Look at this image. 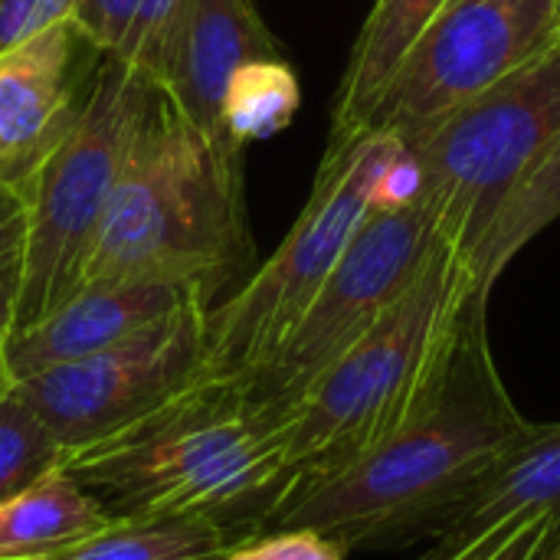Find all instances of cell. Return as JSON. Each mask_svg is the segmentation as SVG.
Masks as SVG:
<instances>
[{"mask_svg":"<svg viewBox=\"0 0 560 560\" xmlns=\"http://www.w3.org/2000/svg\"><path fill=\"white\" fill-rule=\"evenodd\" d=\"M489 299L486 285L466 292L423 400L354 463L282 502L266 528H312L348 555L443 532L453 509L535 433L492 358Z\"/></svg>","mask_w":560,"mask_h":560,"instance_id":"obj_1","label":"cell"},{"mask_svg":"<svg viewBox=\"0 0 560 560\" xmlns=\"http://www.w3.org/2000/svg\"><path fill=\"white\" fill-rule=\"evenodd\" d=\"M555 7L558 0H443L384 92L371 131L410 138L463 108L555 39Z\"/></svg>","mask_w":560,"mask_h":560,"instance_id":"obj_10","label":"cell"},{"mask_svg":"<svg viewBox=\"0 0 560 560\" xmlns=\"http://www.w3.org/2000/svg\"><path fill=\"white\" fill-rule=\"evenodd\" d=\"M141 0H79L72 10L75 36L98 56H118Z\"/></svg>","mask_w":560,"mask_h":560,"instance_id":"obj_24","label":"cell"},{"mask_svg":"<svg viewBox=\"0 0 560 560\" xmlns=\"http://www.w3.org/2000/svg\"><path fill=\"white\" fill-rule=\"evenodd\" d=\"M302 92L285 59H256L233 72L223 95V135L236 151L292 125Z\"/></svg>","mask_w":560,"mask_h":560,"instance_id":"obj_19","label":"cell"},{"mask_svg":"<svg viewBox=\"0 0 560 560\" xmlns=\"http://www.w3.org/2000/svg\"><path fill=\"white\" fill-rule=\"evenodd\" d=\"M555 39H560V0L558 7H555Z\"/></svg>","mask_w":560,"mask_h":560,"instance_id":"obj_30","label":"cell"},{"mask_svg":"<svg viewBox=\"0 0 560 560\" xmlns=\"http://www.w3.org/2000/svg\"><path fill=\"white\" fill-rule=\"evenodd\" d=\"M180 16H184V0H141L115 59H121L141 79L161 89Z\"/></svg>","mask_w":560,"mask_h":560,"instance_id":"obj_21","label":"cell"},{"mask_svg":"<svg viewBox=\"0 0 560 560\" xmlns=\"http://www.w3.org/2000/svg\"><path fill=\"white\" fill-rule=\"evenodd\" d=\"M16 279H20V266H13V269H3V272H0V390L10 384L7 368H3V351H7V341H10V335H13Z\"/></svg>","mask_w":560,"mask_h":560,"instance_id":"obj_27","label":"cell"},{"mask_svg":"<svg viewBox=\"0 0 560 560\" xmlns=\"http://www.w3.org/2000/svg\"><path fill=\"white\" fill-rule=\"evenodd\" d=\"M440 240L436 210L420 194L371 207L292 335L243 381L249 397L285 423L312 384L417 282Z\"/></svg>","mask_w":560,"mask_h":560,"instance_id":"obj_8","label":"cell"},{"mask_svg":"<svg viewBox=\"0 0 560 560\" xmlns=\"http://www.w3.org/2000/svg\"><path fill=\"white\" fill-rule=\"evenodd\" d=\"M72 23L0 52V180L23 184L75 118Z\"/></svg>","mask_w":560,"mask_h":560,"instance_id":"obj_13","label":"cell"},{"mask_svg":"<svg viewBox=\"0 0 560 560\" xmlns=\"http://www.w3.org/2000/svg\"><path fill=\"white\" fill-rule=\"evenodd\" d=\"M210 299L197 295L144 331L26 381H10L66 453L82 450L200 377Z\"/></svg>","mask_w":560,"mask_h":560,"instance_id":"obj_9","label":"cell"},{"mask_svg":"<svg viewBox=\"0 0 560 560\" xmlns=\"http://www.w3.org/2000/svg\"><path fill=\"white\" fill-rule=\"evenodd\" d=\"M482 285L446 240L417 282L312 384L285 417V472L292 495L325 482L387 436L436 381L456 312ZM489 289V285H486Z\"/></svg>","mask_w":560,"mask_h":560,"instance_id":"obj_4","label":"cell"},{"mask_svg":"<svg viewBox=\"0 0 560 560\" xmlns=\"http://www.w3.org/2000/svg\"><path fill=\"white\" fill-rule=\"evenodd\" d=\"M256 59H282L256 0H184V16L158 92L223 164L240 171L243 151L223 135V95L233 72Z\"/></svg>","mask_w":560,"mask_h":560,"instance_id":"obj_11","label":"cell"},{"mask_svg":"<svg viewBox=\"0 0 560 560\" xmlns=\"http://www.w3.org/2000/svg\"><path fill=\"white\" fill-rule=\"evenodd\" d=\"M115 515L66 469L0 502V560L52 558L102 532Z\"/></svg>","mask_w":560,"mask_h":560,"instance_id":"obj_16","label":"cell"},{"mask_svg":"<svg viewBox=\"0 0 560 560\" xmlns=\"http://www.w3.org/2000/svg\"><path fill=\"white\" fill-rule=\"evenodd\" d=\"M236 541L223 525L197 515H115L49 560H223Z\"/></svg>","mask_w":560,"mask_h":560,"instance_id":"obj_17","label":"cell"},{"mask_svg":"<svg viewBox=\"0 0 560 560\" xmlns=\"http://www.w3.org/2000/svg\"><path fill=\"white\" fill-rule=\"evenodd\" d=\"M440 7L443 0H374L335 92L325 154H338L371 131L384 92Z\"/></svg>","mask_w":560,"mask_h":560,"instance_id":"obj_14","label":"cell"},{"mask_svg":"<svg viewBox=\"0 0 560 560\" xmlns=\"http://www.w3.org/2000/svg\"><path fill=\"white\" fill-rule=\"evenodd\" d=\"M161 92L131 66L105 56L75 118L23 180L26 240L20 256L13 331L56 312L82 285L102 217L141 144Z\"/></svg>","mask_w":560,"mask_h":560,"instance_id":"obj_5","label":"cell"},{"mask_svg":"<svg viewBox=\"0 0 560 560\" xmlns=\"http://www.w3.org/2000/svg\"><path fill=\"white\" fill-rule=\"evenodd\" d=\"M466 545H469V541H456V538H450V535H440V541H436L423 558L417 560H459L463 558V551H466Z\"/></svg>","mask_w":560,"mask_h":560,"instance_id":"obj_28","label":"cell"},{"mask_svg":"<svg viewBox=\"0 0 560 560\" xmlns=\"http://www.w3.org/2000/svg\"><path fill=\"white\" fill-rule=\"evenodd\" d=\"M558 538L560 512H528L482 532L459 560H541Z\"/></svg>","mask_w":560,"mask_h":560,"instance_id":"obj_22","label":"cell"},{"mask_svg":"<svg viewBox=\"0 0 560 560\" xmlns=\"http://www.w3.org/2000/svg\"><path fill=\"white\" fill-rule=\"evenodd\" d=\"M560 135V39L433 128L400 138L440 236L466 259L512 187Z\"/></svg>","mask_w":560,"mask_h":560,"instance_id":"obj_7","label":"cell"},{"mask_svg":"<svg viewBox=\"0 0 560 560\" xmlns=\"http://www.w3.org/2000/svg\"><path fill=\"white\" fill-rule=\"evenodd\" d=\"M348 551L312 528H266L236 541L223 560H345Z\"/></svg>","mask_w":560,"mask_h":560,"instance_id":"obj_23","label":"cell"},{"mask_svg":"<svg viewBox=\"0 0 560 560\" xmlns=\"http://www.w3.org/2000/svg\"><path fill=\"white\" fill-rule=\"evenodd\" d=\"M36 560H49V558H36Z\"/></svg>","mask_w":560,"mask_h":560,"instance_id":"obj_31","label":"cell"},{"mask_svg":"<svg viewBox=\"0 0 560 560\" xmlns=\"http://www.w3.org/2000/svg\"><path fill=\"white\" fill-rule=\"evenodd\" d=\"M62 463L66 446L16 394V387L7 384L0 390V502L62 469Z\"/></svg>","mask_w":560,"mask_h":560,"instance_id":"obj_20","label":"cell"},{"mask_svg":"<svg viewBox=\"0 0 560 560\" xmlns=\"http://www.w3.org/2000/svg\"><path fill=\"white\" fill-rule=\"evenodd\" d=\"M26 240V190L0 180V272L20 266Z\"/></svg>","mask_w":560,"mask_h":560,"instance_id":"obj_26","label":"cell"},{"mask_svg":"<svg viewBox=\"0 0 560 560\" xmlns=\"http://www.w3.org/2000/svg\"><path fill=\"white\" fill-rule=\"evenodd\" d=\"M62 469L105 495L112 515H197L243 541L289 492L285 423L240 381L200 374L135 423L66 453Z\"/></svg>","mask_w":560,"mask_h":560,"instance_id":"obj_2","label":"cell"},{"mask_svg":"<svg viewBox=\"0 0 560 560\" xmlns=\"http://www.w3.org/2000/svg\"><path fill=\"white\" fill-rule=\"evenodd\" d=\"M210 299L203 289L174 282H105L85 285L69 295L56 312L36 325L13 331L3 351V368L10 381H26L39 371L82 361L98 354L164 315L177 312L190 299ZM213 302V299H210Z\"/></svg>","mask_w":560,"mask_h":560,"instance_id":"obj_12","label":"cell"},{"mask_svg":"<svg viewBox=\"0 0 560 560\" xmlns=\"http://www.w3.org/2000/svg\"><path fill=\"white\" fill-rule=\"evenodd\" d=\"M528 512H560V423H535V433L453 509L440 535L476 541Z\"/></svg>","mask_w":560,"mask_h":560,"instance_id":"obj_15","label":"cell"},{"mask_svg":"<svg viewBox=\"0 0 560 560\" xmlns=\"http://www.w3.org/2000/svg\"><path fill=\"white\" fill-rule=\"evenodd\" d=\"M541 560H560V538L551 545V548H548V551H545V558Z\"/></svg>","mask_w":560,"mask_h":560,"instance_id":"obj_29","label":"cell"},{"mask_svg":"<svg viewBox=\"0 0 560 560\" xmlns=\"http://www.w3.org/2000/svg\"><path fill=\"white\" fill-rule=\"evenodd\" d=\"M555 220H560V135L548 144V151L528 167V174L512 187L495 220L479 236L476 249L466 256L469 272L495 289L499 276L509 262L541 236Z\"/></svg>","mask_w":560,"mask_h":560,"instance_id":"obj_18","label":"cell"},{"mask_svg":"<svg viewBox=\"0 0 560 560\" xmlns=\"http://www.w3.org/2000/svg\"><path fill=\"white\" fill-rule=\"evenodd\" d=\"M400 151L404 141L397 135L371 131L351 148L322 158L312 194L276 253L223 302L210 305L203 377L243 384L282 348L371 213L381 180Z\"/></svg>","mask_w":560,"mask_h":560,"instance_id":"obj_6","label":"cell"},{"mask_svg":"<svg viewBox=\"0 0 560 560\" xmlns=\"http://www.w3.org/2000/svg\"><path fill=\"white\" fill-rule=\"evenodd\" d=\"M79 0H0V52L72 20Z\"/></svg>","mask_w":560,"mask_h":560,"instance_id":"obj_25","label":"cell"},{"mask_svg":"<svg viewBox=\"0 0 560 560\" xmlns=\"http://www.w3.org/2000/svg\"><path fill=\"white\" fill-rule=\"evenodd\" d=\"M253 240L243 200V171L164 102L102 217L82 285L174 282L203 289L213 305L220 289L249 276Z\"/></svg>","mask_w":560,"mask_h":560,"instance_id":"obj_3","label":"cell"}]
</instances>
